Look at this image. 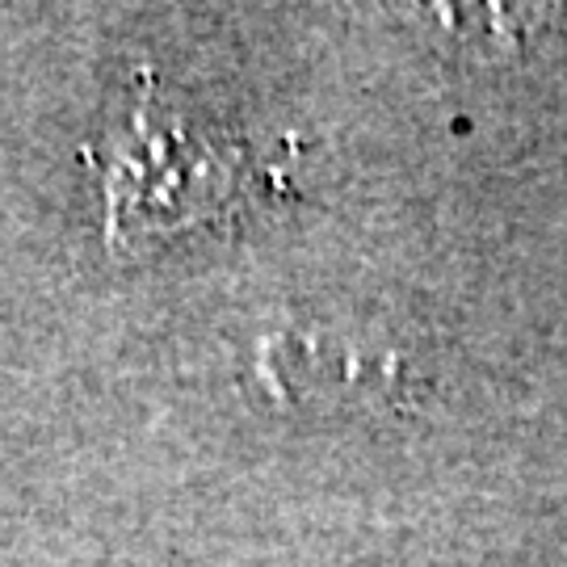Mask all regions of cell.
Listing matches in <instances>:
<instances>
[{
  "label": "cell",
  "mask_w": 567,
  "mask_h": 567,
  "mask_svg": "<svg viewBox=\"0 0 567 567\" xmlns=\"http://www.w3.org/2000/svg\"><path fill=\"white\" fill-rule=\"evenodd\" d=\"M257 383L278 404H358L404 386V365L386 349L328 332H274L257 344Z\"/></svg>",
  "instance_id": "obj_1"
}]
</instances>
